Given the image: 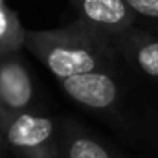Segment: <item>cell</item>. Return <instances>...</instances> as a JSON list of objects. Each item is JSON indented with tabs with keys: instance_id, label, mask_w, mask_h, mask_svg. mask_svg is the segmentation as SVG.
Returning <instances> with one entry per match:
<instances>
[{
	"instance_id": "cell-1",
	"label": "cell",
	"mask_w": 158,
	"mask_h": 158,
	"mask_svg": "<svg viewBox=\"0 0 158 158\" xmlns=\"http://www.w3.org/2000/svg\"><path fill=\"white\" fill-rule=\"evenodd\" d=\"M24 46L59 79L101 70L114 57V42L81 19L57 30H26Z\"/></svg>"
},
{
	"instance_id": "cell-2",
	"label": "cell",
	"mask_w": 158,
	"mask_h": 158,
	"mask_svg": "<svg viewBox=\"0 0 158 158\" xmlns=\"http://www.w3.org/2000/svg\"><path fill=\"white\" fill-rule=\"evenodd\" d=\"M0 132L19 158H59L55 125L46 116L0 110Z\"/></svg>"
},
{
	"instance_id": "cell-3",
	"label": "cell",
	"mask_w": 158,
	"mask_h": 158,
	"mask_svg": "<svg viewBox=\"0 0 158 158\" xmlns=\"http://www.w3.org/2000/svg\"><path fill=\"white\" fill-rule=\"evenodd\" d=\"M79 19L110 39L127 33L134 26L136 13L125 0H72Z\"/></svg>"
},
{
	"instance_id": "cell-4",
	"label": "cell",
	"mask_w": 158,
	"mask_h": 158,
	"mask_svg": "<svg viewBox=\"0 0 158 158\" xmlns=\"http://www.w3.org/2000/svg\"><path fill=\"white\" fill-rule=\"evenodd\" d=\"M63 90L79 105L105 110L116 105L119 88L114 77L103 70H90L59 81Z\"/></svg>"
},
{
	"instance_id": "cell-5",
	"label": "cell",
	"mask_w": 158,
	"mask_h": 158,
	"mask_svg": "<svg viewBox=\"0 0 158 158\" xmlns=\"http://www.w3.org/2000/svg\"><path fill=\"white\" fill-rule=\"evenodd\" d=\"M33 81L26 66L9 55L0 57V110L2 112H22L31 105Z\"/></svg>"
},
{
	"instance_id": "cell-6",
	"label": "cell",
	"mask_w": 158,
	"mask_h": 158,
	"mask_svg": "<svg viewBox=\"0 0 158 158\" xmlns=\"http://www.w3.org/2000/svg\"><path fill=\"white\" fill-rule=\"evenodd\" d=\"M112 40L114 48L136 70L158 79V37L131 30Z\"/></svg>"
},
{
	"instance_id": "cell-7",
	"label": "cell",
	"mask_w": 158,
	"mask_h": 158,
	"mask_svg": "<svg viewBox=\"0 0 158 158\" xmlns=\"http://www.w3.org/2000/svg\"><path fill=\"white\" fill-rule=\"evenodd\" d=\"M24 37L26 30L20 26V20L4 6V0H0V57L20 50V46H24Z\"/></svg>"
},
{
	"instance_id": "cell-8",
	"label": "cell",
	"mask_w": 158,
	"mask_h": 158,
	"mask_svg": "<svg viewBox=\"0 0 158 158\" xmlns=\"http://www.w3.org/2000/svg\"><path fill=\"white\" fill-rule=\"evenodd\" d=\"M66 158H112L109 151L94 138L74 132L66 140Z\"/></svg>"
},
{
	"instance_id": "cell-9",
	"label": "cell",
	"mask_w": 158,
	"mask_h": 158,
	"mask_svg": "<svg viewBox=\"0 0 158 158\" xmlns=\"http://www.w3.org/2000/svg\"><path fill=\"white\" fill-rule=\"evenodd\" d=\"M131 9L145 19L151 20H158V0H125Z\"/></svg>"
}]
</instances>
